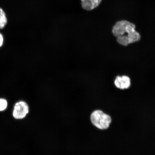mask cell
Here are the masks:
<instances>
[{
	"label": "cell",
	"instance_id": "obj_2",
	"mask_svg": "<svg viewBox=\"0 0 155 155\" xmlns=\"http://www.w3.org/2000/svg\"><path fill=\"white\" fill-rule=\"evenodd\" d=\"M91 120L95 127L104 130L108 128L112 119L110 116L100 110H95L91 115Z\"/></svg>",
	"mask_w": 155,
	"mask_h": 155
},
{
	"label": "cell",
	"instance_id": "obj_1",
	"mask_svg": "<svg viewBox=\"0 0 155 155\" xmlns=\"http://www.w3.org/2000/svg\"><path fill=\"white\" fill-rule=\"evenodd\" d=\"M135 25L127 20L118 21L112 28V32L118 43L124 46L139 41L141 36L135 30Z\"/></svg>",
	"mask_w": 155,
	"mask_h": 155
},
{
	"label": "cell",
	"instance_id": "obj_5",
	"mask_svg": "<svg viewBox=\"0 0 155 155\" xmlns=\"http://www.w3.org/2000/svg\"><path fill=\"white\" fill-rule=\"evenodd\" d=\"M102 0H81L82 7L87 11H91L97 7Z\"/></svg>",
	"mask_w": 155,
	"mask_h": 155
},
{
	"label": "cell",
	"instance_id": "obj_3",
	"mask_svg": "<svg viewBox=\"0 0 155 155\" xmlns=\"http://www.w3.org/2000/svg\"><path fill=\"white\" fill-rule=\"evenodd\" d=\"M29 112V107L28 104L23 101H20L15 104L13 116L15 119H23L26 117Z\"/></svg>",
	"mask_w": 155,
	"mask_h": 155
},
{
	"label": "cell",
	"instance_id": "obj_8",
	"mask_svg": "<svg viewBox=\"0 0 155 155\" xmlns=\"http://www.w3.org/2000/svg\"><path fill=\"white\" fill-rule=\"evenodd\" d=\"M4 42V38L3 35L0 33V48L3 45Z\"/></svg>",
	"mask_w": 155,
	"mask_h": 155
},
{
	"label": "cell",
	"instance_id": "obj_7",
	"mask_svg": "<svg viewBox=\"0 0 155 155\" xmlns=\"http://www.w3.org/2000/svg\"><path fill=\"white\" fill-rule=\"evenodd\" d=\"M8 106L7 100L3 98H0V111H4Z\"/></svg>",
	"mask_w": 155,
	"mask_h": 155
},
{
	"label": "cell",
	"instance_id": "obj_6",
	"mask_svg": "<svg viewBox=\"0 0 155 155\" xmlns=\"http://www.w3.org/2000/svg\"><path fill=\"white\" fill-rule=\"evenodd\" d=\"M7 23V19L5 13L2 9L0 8V29L4 28Z\"/></svg>",
	"mask_w": 155,
	"mask_h": 155
},
{
	"label": "cell",
	"instance_id": "obj_4",
	"mask_svg": "<svg viewBox=\"0 0 155 155\" xmlns=\"http://www.w3.org/2000/svg\"><path fill=\"white\" fill-rule=\"evenodd\" d=\"M116 87L117 88L124 90L129 88L130 86V78L127 76L122 77L117 76L114 82Z\"/></svg>",
	"mask_w": 155,
	"mask_h": 155
}]
</instances>
